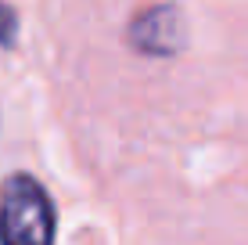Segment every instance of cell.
Returning <instances> with one entry per match:
<instances>
[{"label":"cell","instance_id":"cell-1","mask_svg":"<svg viewBox=\"0 0 248 245\" xmlns=\"http://www.w3.org/2000/svg\"><path fill=\"white\" fill-rule=\"evenodd\" d=\"M0 245H54V202L29 173L0 184Z\"/></svg>","mask_w":248,"mask_h":245},{"label":"cell","instance_id":"cell-2","mask_svg":"<svg viewBox=\"0 0 248 245\" xmlns=\"http://www.w3.org/2000/svg\"><path fill=\"white\" fill-rule=\"evenodd\" d=\"M126 40L137 54L148 58H173L187 47V22L176 4H151L133 15Z\"/></svg>","mask_w":248,"mask_h":245},{"label":"cell","instance_id":"cell-3","mask_svg":"<svg viewBox=\"0 0 248 245\" xmlns=\"http://www.w3.org/2000/svg\"><path fill=\"white\" fill-rule=\"evenodd\" d=\"M15 36H18V15L11 4L0 0V47H15Z\"/></svg>","mask_w":248,"mask_h":245}]
</instances>
